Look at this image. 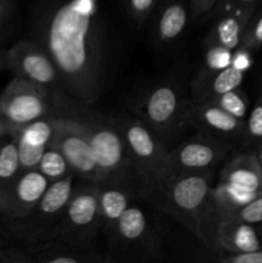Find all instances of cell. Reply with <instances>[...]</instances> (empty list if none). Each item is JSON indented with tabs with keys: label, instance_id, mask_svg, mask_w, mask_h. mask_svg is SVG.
Here are the masks:
<instances>
[{
	"label": "cell",
	"instance_id": "cell-1",
	"mask_svg": "<svg viewBox=\"0 0 262 263\" xmlns=\"http://www.w3.org/2000/svg\"><path fill=\"white\" fill-rule=\"evenodd\" d=\"M38 44L53 59L67 95L97 102L103 82L102 28L98 0H49L35 26Z\"/></svg>",
	"mask_w": 262,
	"mask_h": 263
},
{
	"label": "cell",
	"instance_id": "cell-2",
	"mask_svg": "<svg viewBox=\"0 0 262 263\" xmlns=\"http://www.w3.org/2000/svg\"><path fill=\"white\" fill-rule=\"evenodd\" d=\"M213 172L171 175L140 189L149 203L194 234L208 248H215L221 218L213 199Z\"/></svg>",
	"mask_w": 262,
	"mask_h": 263
},
{
	"label": "cell",
	"instance_id": "cell-3",
	"mask_svg": "<svg viewBox=\"0 0 262 263\" xmlns=\"http://www.w3.org/2000/svg\"><path fill=\"white\" fill-rule=\"evenodd\" d=\"M82 130L89 140L98 168L102 172L103 180L130 184L140 179L135 164L131 159L122 134L112 120H104L98 116L80 117ZM102 180V181H103Z\"/></svg>",
	"mask_w": 262,
	"mask_h": 263
},
{
	"label": "cell",
	"instance_id": "cell-4",
	"mask_svg": "<svg viewBox=\"0 0 262 263\" xmlns=\"http://www.w3.org/2000/svg\"><path fill=\"white\" fill-rule=\"evenodd\" d=\"M100 233L98 182L84 181L74 187L63 216L45 247L59 244L81 249H94L95 239Z\"/></svg>",
	"mask_w": 262,
	"mask_h": 263
},
{
	"label": "cell",
	"instance_id": "cell-5",
	"mask_svg": "<svg viewBox=\"0 0 262 263\" xmlns=\"http://www.w3.org/2000/svg\"><path fill=\"white\" fill-rule=\"evenodd\" d=\"M76 177L71 174L59 181L51 182L30 215L21 220L9 221L14 234L31 253L40 252L50 240L76 187Z\"/></svg>",
	"mask_w": 262,
	"mask_h": 263
},
{
	"label": "cell",
	"instance_id": "cell-6",
	"mask_svg": "<svg viewBox=\"0 0 262 263\" xmlns=\"http://www.w3.org/2000/svg\"><path fill=\"white\" fill-rule=\"evenodd\" d=\"M77 113L79 110L69 102L58 99L43 87L17 76L0 94V115L12 127L49 116H76Z\"/></svg>",
	"mask_w": 262,
	"mask_h": 263
},
{
	"label": "cell",
	"instance_id": "cell-7",
	"mask_svg": "<svg viewBox=\"0 0 262 263\" xmlns=\"http://www.w3.org/2000/svg\"><path fill=\"white\" fill-rule=\"evenodd\" d=\"M122 134L140 179V189L161 182L169 176L170 146L140 118L112 120Z\"/></svg>",
	"mask_w": 262,
	"mask_h": 263
},
{
	"label": "cell",
	"instance_id": "cell-8",
	"mask_svg": "<svg viewBox=\"0 0 262 263\" xmlns=\"http://www.w3.org/2000/svg\"><path fill=\"white\" fill-rule=\"evenodd\" d=\"M192 103L174 85L159 84L146 92L136 112L139 118L167 144V138L174 136L182 126L189 123Z\"/></svg>",
	"mask_w": 262,
	"mask_h": 263
},
{
	"label": "cell",
	"instance_id": "cell-9",
	"mask_svg": "<svg viewBox=\"0 0 262 263\" xmlns=\"http://www.w3.org/2000/svg\"><path fill=\"white\" fill-rule=\"evenodd\" d=\"M7 57L8 68L14 76L28 80L58 99L69 102L71 98L64 90L62 77L53 59L38 43L18 41L12 48L7 49Z\"/></svg>",
	"mask_w": 262,
	"mask_h": 263
},
{
	"label": "cell",
	"instance_id": "cell-10",
	"mask_svg": "<svg viewBox=\"0 0 262 263\" xmlns=\"http://www.w3.org/2000/svg\"><path fill=\"white\" fill-rule=\"evenodd\" d=\"M50 146L58 149L68 162L72 172L84 181L103 180L89 140L77 116H55V127Z\"/></svg>",
	"mask_w": 262,
	"mask_h": 263
},
{
	"label": "cell",
	"instance_id": "cell-11",
	"mask_svg": "<svg viewBox=\"0 0 262 263\" xmlns=\"http://www.w3.org/2000/svg\"><path fill=\"white\" fill-rule=\"evenodd\" d=\"M233 148V143L199 133L197 136L181 141L175 148H170L169 176L213 172Z\"/></svg>",
	"mask_w": 262,
	"mask_h": 263
},
{
	"label": "cell",
	"instance_id": "cell-12",
	"mask_svg": "<svg viewBox=\"0 0 262 263\" xmlns=\"http://www.w3.org/2000/svg\"><path fill=\"white\" fill-rule=\"evenodd\" d=\"M152 233L144 211L138 205L130 204L109 236L110 256L108 261H120L122 256H126L125 259H131V254H135V252L151 253Z\"/></svg>",
	"mask_w": 262,
	"mask_h": 263
},
{
	"label": "cell",
	"instance_id": "cell-13",
	"mask_svg": "<svg viewBox=\"0 0 262 263\" xmlns=\"http://www.w3.org/2000/svg\"><path fill=\"white\" fill-rule=\"evenodd\" d=\"M50 182L38 168L23 170L5 189L0 213L8 221H17L30 215Z\"/></svg>",
	"mask_w": 262,
	"mask_h": 263
},
{
	"label": "cell",
	"instance_id": "cell-14",
	"mask_svg": "<svg viewBox=\"0 0 262 263\" xmlns=\"http://www.w3.org/2000/svg\"><path fill=\"white\" fill-rule=\"evenodd\" d=\"M189 123L204 135L229 143L233 139L246 135V121L235 118L211 99L192 103Z\"/></svg>",
	"mask_w": 262,
	"mask_h": 263
},
{
	"label": "cell",
	"instance_id": "cell-15",
	"mask_svg": "<svg viewBox=\"0 0 262 263\" xmlns=\"http://www.w3.org/2000/svg\"><path fill=\"white\" fill-rule=\"evenodd\" d=\"M55 116L39 118L26 125L12 127L10 134H13L17 140L22 171L38 167L41 156L53 138Z\"/></svg>",
	"mask_w": 262,
	"mask_h": 263
},
{
	"label": "cell",
	"instance_id": "cell-16",
	"mask_svg": "<svg viewBox=\"0 0 262 263\" xmlns=\"http://www.w3.org/2000/svg\"><path fill=\"white\" fill-rule=\"evenodd\" d=\"M253 15V5L233 8L218 14L205 39L207 46L218 45L233 51L240 48L244 33Z\"/></svg>",
	"mask_w": 262,
	"mask_h": 263
},
{
	"label": "cell",
	"instance_id": "cell-17",
	"mask_svg": "<svg viewBox=\"0 0 262 263\" xmlns=\"http://www.w3.org/2000/svg\"><path fill=\"white\" fill-rule=\"evenodd\" d=\"M133 187L128 184L103 180L98 182V203L102 233L108 238L115 230L118 220L125 213L133 198Z\"/></svg>",
	"mask_w": 262,
	"mask_h": 263
},
{
	"label": "cell",
	"instance_id": "cell-18",
	"mask_svg": "<svg viewBox=\"0 0 262 263\" xmlns=\"http://www.w3.org/2000/svg\"><path fill=\"white\" fill-rule=\"evenodd\" d=\"M220 181L251 193H262V167L254 153L234 157L221 170Z\"/></svg>",
	"mask_w": 262,
	"mask_h": 263
},
{
	"label": "cell",
	"instance_id": "cell-19",
	"mask_svg": "<svg viewBox=\"0 0 262 263\" xmlns=\"http://www.w3.org/2000/svg\"><path fill=\"white\" fill-rule=\"evenodd\" d=\"M243 80L244 72L233 66L215 72L199 71L192 81V102H204L230 90L239 89Z\"/></svg>",
	"mask_w": 262,
	"mask_h": 263
},
{
	"label": "cell",
	"instance_id": "cell-20",
	"mask_svg": "<svg viewBox=\"0 0 262 263\" xmlns=\"http://www.w3.org/2000/svg\"><path fill=\"white\" fill-rule=\"evenodd\" d=\"M218 252H251L262 248V240L253 225L238 221L223 220L220 223L215 240Z\"/></svg>",
	"mask_w": 262,
	"mask_h": 263
},
{
	"label": "cell",
	"instance_id": "cell-21",
	"mask_svg": "<svg viewBox=\"0 0 262 263\" xmlns=\"http://www.w3.org/2000/svg\"><path fill=\"white\" fill-rule=\"evenodd\" d=\"M189 21V8L185 0H163L156 20V39L161 44L177 40Z\"/></svg>",
	"mask_w": 262,
	"mask_h": 263
},
{
	"label": "cell",
	"instance_id": "cell-22",
	"mask_svg": "<svg viewBox=\"0 0 262 263\" xmlns=\"http://www.w3.org/2000/svg\"><path fill=\"white\" fill-rule=\"evenodd\" d=\"M33 261L43 263H97L107 262V257H103L94 249H81L68 246L53 244L41 249L35 254Z\"/></svg>",
	"mask_w": 262,
	"mask_h": 263
},
{
	"label": "cell",
	"instance_id": "cell-23",
	"mask_svg": "<svg viewBox=\"0 0 262 263\" xmlns=\"http://www.w3.org/2000/svg\"><path fill=\"white\" fill-rule=\"evenodd\" d=\"M21 172L17 140L13 134H9L0 139V185L7 187Z\"/></svg>",
	"mask_w": 262,
	"mask_h": 263
},
{
	"label": "cell",
	"instance_id": "cell-24",
	"mask_svg": "<svg viewBox=\"0 0 262 263\" xmlns=\"http://www.w3.org/2000/svg\"><path fill=\"white\" fill-rule=\"evenodd\" d=\"M36 168L49 180L50 184L73 174L63 154L50 145L45 149Z\"/></svg>",
	"mask_w": 262,
	"mask_h": 263
},
{
	"label": "cell",
	"instance_id": "cell-25",
	"mask_svg": "<svg viewBox=\"0 0 262 263\" xmlns=\"http://www.w3.org/2000/svg\"><path fill=\"white\" fill-rule=\"evenodd\" d=\"M210 100V99H208ZM211 100L220 105L223 110L230 113L235 118L240 121L247 120V112H248V103H247L246 97L239 91L238 89L230 90L228 92L218 95V97L212 98Z\"/></svg>",
	"mask_w": 262,
	"mask_h": 263
},
{
	"label": "cell",
	"instance_id": "cell-26",
	"mask_svg": "<svg viewBox=\"0 0 262 263\" xmlns=\"http://www.w3.org/2000/svg\"><path fill=\"white\" fill-rule=\"evenodd\" d=\"M233 50L218 45H208L204 57V67L200 72H215L231 66Z\"/></svg>",
	"mask_w": 262,
	"mask_h": 263
},
{
	"label": "cell",
	"instance_id": "cell-27",
	"mask_svg": "<svg viewBox=\"0 0 262 263\" xmlns=\"http://www.w3.org/2000/svg\"><path fill=\"white\" fill-rule=\"evenodd\" d=\"M225 220L238 221V222L249 223L253 226L262 223V193L251 202L231 213Z\"/></svg>",
	"mask_w": 262,
	"mask_h": 263
},
{
	"label": "cell",
	"instance_id": "cell-28",
	"mask_svg": "<svg viewBox=\"0 0 262 263\" xmlns=\"http://www.w3.org/2000/svg\"><path fill=\"white\" fill-rule=\"evenodd\" d=\"M163 0H125L126 10L134 22L143 25L151 18Z\"/></svg>",
	"mask_w": 262,
	"mask_h": 263
},
{
	"label": "cell",
	"instance_id": "cell-29",
	"mask_svg": "<svg viewBox=\"0 0 262 263\" xmlns=\"http://www.w3.org/2000/svg\"><path fill=\"white\" fill-rule=\"evenodd\" d=\"M259 46H262V13L258 17H252L240 44V48L248 51L258 49Z\"/></svg>",
	"mask_w": 262,
	"mask_h": 263
},
{
	"label": "cell",
	"instance_id": "cell-30",
	"mask_svg": "<svg viewBox=\"0 0 262 263\" xmlns=\"http://www.w3.org/2000/svg\"><path fill=\"white\" fill-rule=\"evenodd\" d=\"M246 135L253 143H262V100L254 105L246 120Z\"/></svg>",
	"mask_w": 262,
	"mask_h": 263
},
{
	"label": "cell",
	"instance_id": "cell-31",
	"mask_svg": "<svg viewBox=\"0 0 262 263\" xmlns=\"http://www.w3.org/2000/svg\"><path fill=\"white\" fill-rule=\"evenodd\" d=\"M217 261L222 263H262V248L251 252H238V253H229V252H218Z\"/></svg>",
	"mask_w": 262,
	"mask_h": 263
},
{
	"label": "cell",
	"instance_id": "cell-32",
	"mask_svg": "<svg viewBox=\"0 0 262 263\" xmlns=\"http://www.w3.org/2000/svg\"><path fill=\"white\" fill-rule=\"evenodd\" d=\"M218 0H190L189 8L193 13V17L195 20H200V18L205 17V15L212 12Z\"/></svg>",
	"mask_w": 262,
	"mask_h": 263
},
{
	"label": "cell",
	"instance_id": "cell-33",
	"mask_svg": "<svg viewBox=\"0 0 262 263\" xmlns=\"http://www.w3.org/2000/svg\"><path fill=\"white\" fill-rule=\"evenodd\" d=\"M231 66L235 67L236 69H240V71L243 72H246L247 69L251 68L252 59L248 50H246V49L243 48H238L236 50H234L233 59H231Z\"/></svg>",
	"mask_w": 262,
	"mask_h": 263
},
{
	"label": "cell",
	"instance_id": "cell-34",
	"mask_svg": "<svg viewBox=\"0 0 262 263\" xmlns=\"http://www.w3.org/2000/svg\"><path fill=\"white\" fill-rule=\"evenodd\" d=\"M259 2V0H218L216 3L215 10L216 13L221 14V13L226 12L229 9H233V8H238V7H248V5H254V3Z\"/></svg>",
	"mask_w": 262,
	"mask_h": 263
},
{
	"label": "cell",
	"instance_id": "cell-35",
	"mask_svg": "<svg viewBox=\"0 0 262 263\" xmlns=\"http://www.w3.org/2000/svg\"><path fill=\"white\" fill-rule=\"evenodd\" d=\"M30 257H26L18 251H5L0 248V263H17V262H31Z\"/></svg>",
	"mask_w": 262,
	"mask_h": 263
},
{
	"label": "cell",
	"instance_id": "cell-36",
	"mask_svg": "<svg viewBox=\"0 0 262 263\" xmlns=\"http://www.w3.org/2000/svg\"><path fill=\"white\" fill-rule=\"evenodd\" d=\"M13 2L12 0H0V32L7 26L8 20L12 15Z\"/></svg>",
	"mask_w": 262,
	"mask_h": 263
},
{
	"label": "cell",
	"instance_id": "cell-37",
	"mask_svg": "<svg viewBox=\"0 0 262 263\" xmlns=\"http://www.w3.org/2000/svg\"><path fill=\"white\" fill-rule=\"evenodd\" d=\"M10 130H12V126L8 123V121L0 115V139L4 138V136L9 135Z\"/></svg>",
	"mask_w": 262,
	"mask_h": 263
},
{
	"label": "cell",
	"instance_id": "cell-38",
	"mask_svg": "<svg viewBox=\"0 0 262 263\" xmlns=\"http://www.w3.org/2000/svg\"><path fill=\"white\" fill-rule=\"evenodd\" d=\"M4 68H8L7 50H4V49H0V71Z\"/></svg>",
	"mask_w": 262,
	"mask_h": 263
},
{
	"label": "cell",
	"instance_id": "cell-39",
	"mask_svg": "<svg viewBox=\"0 0 262 263\" xmlns=\"http://www.w3.org/2000/svg\"><path fill=\"white\" fill-rule=\"evenodd\" d=\"M5 189H7V187H4V186H2V185H0V207H2V203H3V199H4Z\"/></svg>",
	"mask_w": 262,
	"mask_h": 263
},
{
	"label": "cell",
	"instance_id": "cell-40",
	"mask_svg": "<svg viewBox=\"0 0 262 263\" xmlns=\"http://www.w3.org/2000/svg\"><path fill=\"white\" fill-rule=\"evenodd\" d=\"M258 235H259V238H261V240H262V223H259V228H258Z\"/></svg>",
	"mask_w": 262,
	"mask_h": 263
},
{
	"label": "cell",
	"instance_id": "cell-41",
	"mask_svg": "<svg viewBox=\"0 0 262 263\" xmlns=\"http://www.w3.org/2000/svg\"><path fill=\"white\" fill-rule=\"evenodd\" d=\"M257 157H258V161H259V163H261V167H262V149H261V152L257 154Z\"/></svg>",
	"mask_w": 262,
	"mask_h": 263
},
{
	"label": "cell",
	"instance_id": "cell-42",
	"mask_svg": "<svg viewBox=\"0 0 262 263\" xmlns=\"http://www.w3.org/2000/svg\"><path fill=\"white\" fill-rule=\"evenodd\" d=\"M0 241H2V231H0Z\"/></svg>",
	"mask_w": 262,
	"mask_h": 263
}]
</instances>
